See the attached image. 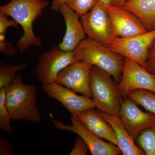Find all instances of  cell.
Listing matches in <instances>:
<instances>
[{
  "label": "cell",
  "mask_w": 155,
  "mask_h": 155,
  "mask_svg": "<svg viewBox=\"0 0 155 155\" xmlns=\"http://www.w3.org/2000/svg\"><path fill=\"white\" fill-rule=\"evenodd\" d=\"M138 144L147 155H155V125L143 130L137 138Z\"/></svg>",
  "instance_id": "cell-21"
},
{
  "label": "cell",
  "mask_w": 155,
  "mask_h": 155,
  "mask_svg": "<svg viewBox=\"0 0 155 155\" xmlns=\"http://www.w3.org/2000/svg\"><path fill=\"white\" fill-rule=\"evenodd\" d=\"M105 5L118 37H131L147 32L141 21L132 13L119 6Z\"/></svg>",
  "instance_id": "cell-13"
},
{
  "label": "cell",
  "mask_w": 155,
  "mask_h": 155,
  "mask_svg": "<svg viewBox=\"0 0 155 155\" xmlns=\"http://www.w3.org/2000/svg\"><path fill=\"white\" fill-rule=\"evenodd\" d=\"M145 69L150 73L155 74V40L149 51Z\"/></svg>",
  "instance_id": "cell-26"
},
{
  "label": "cell",
  "mask_w": 155,
  "mask_h": 155,
  "mask_svg": "<svg viewBox=\"0 0 155 155\" xmlns=\"http://www.w3.org/2000/svg\"><path fill=\"white\" fill-rule=\"evenodd\" d=\"M72 125H66L58 120L54 122V126L58 130L72 131L80 137L86 143L93 155H119L122 153L120 148L113 143L103 140L87 128L77 117L71 114Z\"/></svg>",
  "instance_id": "cell-9"
},
{
  "label": "cell",
  "mask_w": 155,
  "mask_h": 155,
  "mask_svg": "<svg viewBox=\"0 0 155 155\" xmlns=\"http://www.w3.org/2000/svg\"><path fill=\"white\" fill-rule=\"evenodd\" d=\"M117 87L124 99L135 90H146L155 94V74L150 73L136 61L125 58L122 78Z\"/></svg>",
  "instance_id": "cell-8"
},
{
  "label": "cell",
  "mask_w": 155,
  "mask_h": 155,
  "mask_svg": "<svg viewBox=\"0 0 155 155\" xmlns=\"http://www.w3.org/2000/svg\"><path fill=\"white\" fill-rule=\"evenodd\" d=\"M155 40V29L131 37H117L106 46L124 58L136 61L145 69L149 51Z\"/></svg>",
  "instance_id": "cell-7"
},
{
  "label": "cell",
  "mask_w": 155,
  "mask_h": 155,
  "mask_svg": "<svg viewBox=\"0 0 155 155\" xmlns=\"http://www.w3.org/2000/svg\"><path fill=\"white\" fill-rule=\"evenodd\" d=\"M88 150V146L86 143L79 136L75 139V144L69 155H86Z\"/></svg>",
  "instance_id": "cell-24"
},
{
  "label": "cell",
  "mask_w": 155,
  "mask_h": 155,
  "mask_svg": "<svg viewBox=\"0 0 155 155\" xmlns=\"http://www.w3.org/2000/svg\"><path fill=\"white\" fill-rule=\"evenodd\" d=\"M72 114L97 136L118 146V140L114 129L97 111L94 109H88Z\"/></svg>",
  "instance_id": "cell-15"
},
{
  "label": "cell",
  "mask_w": 155,
  "mask_h": 155,
  "mask_svg": "<svg viewBox=\"0 0 155 155\" xmlns=\"http://www.w3.org/2000/svg\"><path fill=\"white\" fill-rule=\"evenodd\" d=\"M6 87L0 88V130L11 134L13 127L11 123V115L5 105Z\"/></svg>",
  "instance_id": "cell-20"
},
{
  "label": "cell",
  "mask_w": 155,
  "mask_h": 155,
  "mask_svg": "<svg viewBox=\"0 0 155 155\" xmlns=\"http://www.w3.org/2000/svg\"><path fill=\"white\" fill-rule=\"evenodd\" d=\"M0 51L9 56H14L17 53V49L15 48L13 45L7 41L6 34H0Z\"/></svg>",
  "instance_id": "cell-23"
},
{
  "label": "cell",
  "mask_w": 155,
  "mask_h": 155,
  "mask_svg": "<svg viewBox=\"0 0 155 155\" xmlns=\"http://www.w3.org/2000/svg\"><path fill=\"white\" fill-rule=\"evenodd\" d=\"M75 60L87 62L104 70L114 78L116 84L121 80L125 59L105 45L84 38L74 50Z\"/></svg>",
  "instance_id": "cell-3"
},
{
  "label": "cell",
  "mask_w": 155,
  "mask_h": 155,
  "mask_svg": "<svg viewBox=\"0 0 155 155\" xmlns=\"http://www.w3.org/2000/svg\"><path fill=\"white\" fill-rule=\"evenodd\" d=\"M76 61L74 51H65L59 45L42 53L35 69L37 79L42 85L55 82L59 72Z\"/></svg>",
  "instance_id": "cell-6"
},
{
  "label": "cell",
  "mask_w": 155,
  "mask_h": 155,
  "mask_svg": "<svg viewBox=\"0 0 155 155\" xmlns=\"http://www.w3.org/2000/svg\"><path fill=\"white\" fill-rule=\"evenodd\" d=\"M42 90L48 96L61 103L71 114L95 108L91 98L78 95L70 89L55 82L42 85Z\"/></svg>",
  "instance_id": "cell-12"
},
{
  "label": "cell",
  "mask_w": 155,
  "mask_h": 155,
  "mask_svg": "<svg viewBox=\"0 0 155 155\" xmlns=\"http://www.w3.org/2000/svg\"><path fill=\"white\" fill-rule=\"evenodd\" d=\"M111 75L103 69L93 66L91 72L90 91L95 107L107 114L119 116L124 101Z\"/></svg>",
  "instance_id": "cell-4"
},
{
  "label": "cell",
  "mask_w": 155,
  "mask_h": 155,
  "mask_svg": "<svg viewBox=\"0 0 155 155\" xmlns=\"http://www.w3.org/2000/svg\"><path fill=\"white\" fill-rule=\"evenodd\" d=\"M70 0H53L51 9L53 11L58 12L60 7L62 5L68 2Z\"/></svg>",
  "instance_id": "cell-28"
},
{
  "label": "cell",
  "mask_w": 155,
  "mask_h": 155,
  "mask_svg": "<svg viewBox=\"0 0 155 155\" xmlns=\"http://www.w3.org/2000/svg\"><path fill=\"white\" fill-rule=\"evenodd\" d=\"M119 116L134 141L143 130L155 125V114L143 112L128 97L121 103Z\"/></svg>",
  "instance_id": "cell-11"
},
{
  "label": "cell",
  "mask_w": 155,
  "mask_h": 155,
  "mask_svg": "<svg viewBox=\"0 0 155 155\" xmlns=\"http://www.w3.org/2000/svg\"><path fill=\"white\" fill-rule=\"evenodd\" d=\"M97 111L114 129L118 140V147L121 150L122 154L146 155L143 150L140 149L134 143L119 116L107 114L99 110Z\"/></svg>",
  "instance_id": "cell-16"
},
{
  "label": "cell",
  "mask_w": 155,
  "mask_h": 155,
  "mask_svg": "<svg viewBox=\"0 0 155 155\" xmlns=\"http://www.w3.org/2000/svg\"><path fill=\"white\" fill-rule=\"evenodd\" d=\"M92 66L85 61L76 60L59 72L55 82L91 98L90 79Z\"/></svg>",
  "instance_id": "cell-10"
},
{
  "label": "cell",
  "mask_w": 155,
  "mask_h": 155,
  "mask_svg": "<svg viewBox=\"0 0 155 155\" xmlns=\"http://www.w3.org/2000/svg\"><path fill=\"white\" fill-rule=\"evenodd\" d=\"M100 1L104 4H110L111 2V0H100Z\"/></svg>",
  "instance_id": "cell-30"
},
{
  "label": "cell",
  "mask_w": 155,
  "mask_h": 155,
  "mask_svg": "<svg viewBox=\"0 0 155 155\" xmlns=\"http://www.w3.org/2000/svg\"><path fill=\"white\" fill-rule=\"evenodd\" d=\"M80 17L88 38L107 45L117 37L105 4L100 0L90 11Z\"/></svg>",
  "instance_id": "cell-5"
},
{
  "label": "cell",
  "mask_w": 155,
  "mask_h": 155,
  "mask_svg": "<svg viewBox=\"0 0 155 155\" xmlns=\"http://www.w3.org/2000/svg\"><path fill=\"white\" fill-rule=\"evenodd\" d=\"M119 7L136 16L147 31L155 30V0H127Z\"/></svg>",
  "instance_id": "cell-17"
},
{
  "label": "cell",
  "mask_w": 155,
  "mask_h": 155,
  "mask_svg": "<svg viewBox=\"0 0 155 155\" xmlns=\"http://www.w3.org/2000/svg\"><path fill=\"white\" fill-rule=\"evenodd\" d=\"M48 5V0H11L0 7V12L12 17L22 27L23 35L16 45L20 52H24L31 45H41V39L34 32L33 23L41 17L44 9Z\"/></svg>",
  "instance_id": "cell-1"
},
{
  "label": "cell",
  "mask_w": 155,
  "mask_h": 155,
  "mask_svg": "<svg viewBox=\"0 0 155 155\" xmlns=\"http://www.w3.org/2000/svg\"><path fill=\"white\" fill-rule=\"evenodd\" d=\"M99 0H70L66 4L79 16L91 11Z\"/></svg>",
  "instance_id": "cell-22"
},
{
  "label": "cell",
  "mask_w": 155,
  "mask_h": 155,
  "mask_svg": "<svg viewBox=\"0 0 155 155\" xmlns=\"http://www.w3.org/2000/svg\"><path fill=\"white\" fill-rule=\"evenodd\" d=\"M128 97L155 115V94L144 89H137L129 93Z\"/></svg>",
  "instance_id": "cell-18"
},
{
  "label": "cell",
  "mask_w": 155,
  "mask_h": 155,
  "mask_svg": "<svg viewBox=\"0 0 155 155\" xmlns=\"http://www.w3.org/2000/svg\"><path fill=\"white\" fill-rule=\"evenodd\" d=\"M38 89L35 85L25 84L18 75L6 89L5 105L14 121L21 120L40 123V111L37 107Z\"/></svg>",
  "instance_id": "cell-2"
},
{
  "label": "cell",
  "mask_w": 155,
  "mask_h": 155,
  "mask_svg": "<svg viewBox=\"0 0 155 155\" xmlns=\"http://www.w3.org/2000/svg\"><path fill=\"white\" fill-rule=\"evenodd\" d=\"M7 14L0 12V34H6V30L9 27L19 28L18 22L14 19H9Z\"/></svg>",
  "instance_id": "cell-25"
},
{
  "label": "cell",
  "mask_w": 155,
  "mask_h": 155,
  "mask_svg": "<svg viewBox=\"0 0 155 155\" xmlns=\"http://www.w3.org/2000/svg\"><path fill=\"white\" fill-rule=\"evenodd\" d=\"M13 147L8 140L0 135V155H12Z\"/></svg>",
  "instance_id": "cell-27"
},
{
  "label": "cell",
  "mask_w": 155,
  "mask_h": 155,
  "mask_svg": "<svg viewBox=\"0 0 155 155\" xmlns=\"http://www.w3.org/2000/svg\"><path fill=\"white\" fill-rule=\"evenodd\" d=\"M27 67V64L22 63L13 65L5 64L0 67V88L6 87L14 82L16 78V74Z\"/></svg>",
  "instance_id": "cell-19"
},
{
  "label": "cell",
  "mask_w": 155,
  "mask_h": 155,
  "mask_svg": "<svg viewBox=\"0 0 155 155\" xmlns=\"http://www.w3.org/2000/svg\"><path fill=\"white\" fill-rule=\"evenodd\" d=\"M127 0H111L110 5L114 6H120L122 5L125 1Z\"/></svg>",
  "instance_id": "cell-29"
},
{
  "label": "cell",
  "mask_w": 155,
  "mask_h": 155,
  "mask_svg": "<svg viewBox=\"0 0 155 155\" xmlns=\"http://www.w3.org/2000/svg\"><path fill=\"white\" fill-rule=\"evenodd\" d=\"M58 12L63 15L66 25V33L59 47L65 51H74L81 41L85 38L86 34L79 19L80 16L66 4L60 7Z\"/></svg>",
  "instance_id": "cell-14"
}]
</instances>
